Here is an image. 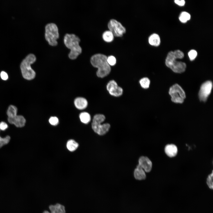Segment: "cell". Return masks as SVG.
<instances>
[{"instance_id":"6da1fadb","label":"cell","mask_w":213,"mask_h":213,"mask_svg":"<svg viewBox=\"0 0 213 213\" xmlns=\"http://www.w3.org/2000/svg\"><path fill=\"white\" fill-rule=\"evenodd\" d=\"M107 57L101 54H96L91 58V63L92 65L98 68L97 76L99 78H103L107 76L110 73L111 68L107 61Z\"/></svg>"},{"instance_id":"7a4b0ae2","label":"cell","mask_w":213,"mask_h":213,"mask_svg":"<svg viewBox=\"0 0 213 213\" xmlns=\"http://www.w3.org/2000/svg\"><path fill=\"white\" fill-rule=\"evenodd\" d=\"M79 38L73 33H66L64 36V42L66 46L70 49L68 54L69 58L74 59H76L82 51V49L79 44Z\"/></svg>"},{"instance_id":"3957f363","label":"cell","mask_w":213,"mask_h":213,"mask_svg":"<svg viewBox=\"0 0 213 213\" xmlns=\"http://www.w3.org/2000/svg\"><path fill=\"white\" fill-rule=\"evenodd\" d=\"M35 56L33 54H30L23 59L20 65V69L23 77L27 80H31L34 78L36 73L31 67V64L36 60Z\"/></svg>"},{"instance_id":"277c9868","label":"cell","mask_w":213,"mask_h":213,"mask_svg":"<svg viewBox=\"0 0 213 213\" xmlns=\"http://www.w3.org/2000/svg\"><path fill=\"white\" fill-rule=\"evenodd\" d=\"M105 119V116L101 114H96L93 117L92 123V128L99 135H104L109 131L110 128V125L108 123L101 124Z\"/></svg>"},{"instance_id":"5b68a950","label":"cell","mask_w":213,"mask_h":213,"mask_svg":"<svg viewBox=\"0 0 213 213\" xmlns=\"http://www.w3.org/2000/svg\"><path fill=\"white\" fill-rule=\"evenodd\" d=\"M57 26L54 23L47 24L45 26V37L49 44L52 46L57 45V39L59 37Z\"/></svg>"},{"instance_id":"8992f818","label":"cell","mask_w":213,"mask_h":213,"mask_svg":"<svg viewBox=\"0 0 213 213\" xmlns=\"http://www.w3.org/2000/svg\"><path fill=\"white\" fill-rule=\"evenodd\" d=\"M169 94L172 101L175 103H182L185 98V92L182 88L176 84L171 86L169 89Z\"/></svg>"},{"instance_id":"52a82bcc","label":"cell","mask_w":213,"mask_h":213,"mask_svg":"<svg viewBox=\"0 0 213 213\" xmlns=\"http://www.w3.org/2000/svg\"><path fill=\"white\" fill-rule=\"evenodd\" d=\"M108 27L109 30L115 36H122L126 32L125 28L120 22L114 19L110 20L108 23Z\"/></svg>"},{"instance_id":"ba28073f","label":"cell","mask_w":213,"mask_h":213,"mask_svg":"<svg viewBox=\"0 0 213 213\" xmlns=\"http://www.w3.org/2000/svg\"><path fill=\"white\" fill-rule=\"evenodd\" d=\"M212 87V83L210 81H206L201 85L199 93V98L201 101H206L211 93Z\"/></svg>"},{"instance_id":"9c48e42d","label":"cell","mask_w":213,"mask_h":213,"mask_svg":"<svg viewBox=\"0 0 213 213\" xmlns=\"http://www.w3.org/2000/svg\"><path fill=\"white\" fill-rule=\"evenodd\" d=\"M106 88L109 93L115 97H119L121 96L123 92L122 88L118 86L116 82L112 80L107 83Z\"/></svg>"},{"instance_id":"30bf717a","label":"cell","mask_w":213,"mask_h":213,"mask_svg":"<svg viewBox=\"0 0 213 213\" xmlns=\"http://www.w3.org/2000/svg\"><path fill=\"white\" fill-rule=\"evenodd\" d=\"M165 64L175 73H182L185 71L186 68V64L184 62L178 61L176 60L165 62Z\"/></svg>"},{"instance_id":"8fae6325","label":"cell","mask_w":213,"mask_h":213,"mask_svg":"<svg viewBox=\"0 0 213 213\" xmlns=\"http://www.w3.org/2000/svg\"><path fill=\"white\" fill-rule=\"evenodd\" d=\"M139 164L145 172H149L151 170L152 163L150 159L147 157L141 156L138 160Z\"/></svg>"},{"instance_id":"7c38bea8","label":"cell","mask_w":213,"mask_h":213,"mask_svg":"<svg viewBox=\"0 0 213 213\" xmlns=\"http://www.w3.org/2000/svg\"><path fill=\"white\" fill-rule=\"evenodd\" d=\"M8 121L10 124H14L18 128L23 127L26 123L25 118L21 115H17L13 117H8Z\"/></svg>"},{"instance_id":"4fadbf2b","label":"cell","mask_w":213,"mask_h":213,"mask_svg":"<svg viewBox=\"0 0 213 213\" xmlns=\"http://www.w3.org/2000/svg\"><path fill=\"white\" fill-rule=\"evenodd\" d=\"M49 208L51 212L47 210L44 211L43 213H65L64 206L59 203L55 205H51L49 206Z\"/></svg>"},{"instance_id":"5bb4252c","label":"cell","mask_w":213,"mask_h":213,"mask_svg":"<svg viewBox=\"0 0 213 213\" xmlns=\"http://www.w3.org/2000/svg\"><path fill=\"white\" fill-rule=\"evenodd\" d=\"M164 151L166 154L169 157L175 156L178 153V148L176 145L173 144H168L165 147Z\"/></svg>"},{"instance_id":"9a60e30c","label":"cell","mask_w":213,"mask_h":213,"mask_svg":"<svg viewBox=\"0 0 213 213\" xmlns=\"http://www.w3.org/2000/svg\"><path fill=\"white\" fill-rule=\"evenodd\" d=\"M134 176L136 179L138 180H143L146 178L145 171L139 164L134 171Z\"/></svg>"},{"instance_id":"2e32d148","label":"cell","mask_w":213,"mask_h":213,"mask_svg":"<svg viewBox=\"0 0 213 213\" xmlns=\"http://www.w3.org/2000/svg\"><path fill=\"white\" fill-rule=\"evenodd\" d=\"M74 103L76 108L80 110L85 109L88 104L86 99L80 97L76 98L74 101Z\"/></svg>"},{"instance_id":"e0dca14e","label":"cell","mask_w":213,"mask_h":213,"mask_svg":"<svg viewBox=\"0 0 213 213\" xmlns=\"http://www.w3.org/2000/svg\"><path fill=\"white\" fill-rule=\"evenodd\" d=\"M148 40L150 45L156 46H159L160 43L159 36L156 33H154L150 35L149 38Z\"/></svg>"},{"instance_id":"ac0fdd59","label":"cell","mask_w":213,"mask_h":213,"mask_svg":"<svg viewBox=\"0 0 213 213\" xmlns=\"http://www.w3.org/2000/svg\"><path fill=\"white\" fill-rule=\"evenodd\" d=\"M78 146V143L73 140H69L67 143V147L68 149L71 151H75Z\"/></svg>"},{"instance_id":"d6986e66","label":"cell","mask_w":213,"mask_h":213,"mask_svg":"<svg viewBox=\"0 0 213 213\" xmlns=\"http://www.w3.org/2000/svg\"><path fill=\"white\" fill-rule=\"evenodd\" d=\"M102 38L104 40L107 42L112 41L114 38L112 33L109 30L104 31L102 34Z\"/></svg>"},{"instance_id":"ffe728a7","label":"cell","mask_w":213,"mask_h":213,"mask_svg":"<svg viewBox=\"0 0 213 213\" xmlns=\"http://www.w3.org/2000/svg\"><path fill=\"white\" fill-rule=\"evenodd\" d=\"M17 109L13 105H10L7 110V114L8 117H13L17 115Z\"/></svg>"},{"instance_id":"44dd1931","label":"cell","mask_w":213,"mask_h":213,"mask_svg":"<svg viewBox=\"0 0 213 213\" xmlns=\"http://www.w3.org/2000/svg\"><path fill=\"white\" fill-rule=\"evenodd\" d=\"M81 121L85 124H87L91 120V117L90 114L87 112L81 113L79 115Z\"/></svg>"},{"instance_id":"7402d4cb","label":"cell","mask_w":213,"mask_h":213,"mask_svg":"<svg viewBox=\"0 0 213 213\" xmlns=\"http://www.w3.org/2000/svg\"><path fill=\"white\" fill-rule=\"evenodd\" d=\"M191 18L190 15L188 13L183 12H182L179 17V20L183 23H185L189 20Z\"/></svg>"},{"instance_id":"603a6c76","label":"cell","mask_w":213,"mask_h":213,"mask_svg":"<svg viewBox=\"0 0 213 213\" xmlns=\"http://www.w3.org/2000/svg\"><path fill=\"white\" fill-rule=\"evenodd\" d=\"M139 83L141 87L144 89H147L149 87L150 80L146 77L141 79L139 80Z\"/></svg>"},{"instance_id":"cb8c5ba5","label":"cell","mask_w":213,"mask_h":213,"mask_svg":"<svg viewBox=\"0 0 213 213\" xmlns=\"http://www.w3.org/2000/svg\"><path fill=\"white\" fill-rule=\"evenodd\" d=\"M10 140V137L8 135L4 138H2L0 136V148L7 144L9 142Z\"/></svg>"},{"instance_id":"d4e9b609","label":"cell","mask_w":213,"mask_h":213,"mask_svg":"<svg viewBox=\"0 0 213 213\" xmlns=\"http://www.w3.org/2000/svg\"><path fill=\"white\" fill-rule=\"evenodd\" d=\"M213 171L212 173L209 175L207 178L206 183L209 188L211 189H213Z\"/></svg>"},{"instance_id":"484cf974","label":"cell","mask_w":213,"mask_h":213,"mask_svg":"<svg viewBox=\"0 0 213 213\" xmlns=\"http://www.w3.org/2000/svg\"><path fill=\"white\" fill-rule=\"evenodd\" d=\"M107 61L110 66H114L116 63V59L113 56H110L107 57Z\"/></svg>"},{"instance_id":"4316f807","label":"cell","mask_w":213,"mask_h":213,"mask_svg":"<svg viewBox=\"0 0 213 213\" xmlns=\"http://www.w3.org/2000/svg\"><path fill=\"white\" fill-rule=\"evenodd\" d=\"M174 54L175 58L177 59H182L184 57V54L181 51L177 50L173 51Z\"/></svg>"},{"instance_id":"83f0119b","label":"cell","mask_w":213,"mask_h":213,"mask_svg":"<svg viewBox=\"0 0 213 213\" xmlns=\"http://www.w3.org/2000/svg\"><path fill=\"white\" fill-rule=\"evenodd\" d=\"M197 55V52L194 50H190L188 53V56L190 60L192 61L195 59Z\"/></svg>"},{"instance_id":"f1b7e54d","label":"cell","mask_w":213,"mask_h":213,"mask_svg":"<svg viewBox=\"0 0 213 213\" xmlns=\"http://www.w3.org/2000/svg\"><path fill=\"white\" fill-rule=\"evenodd\" d=\"M49 122L51 125H56L59 123V120L58 118L56 117H52L49 118Z\"/></svg>"},{"instance_id":"f546056e","label":"cell","mask_w":213,"mask_h":213,"mask_svg":"<svg viewBox=\"0 0 213 213\" xmlns=\"http://www.w3.org/2000/svg\"><path fill=\"white\" fill-rule=\"evenodd\" d=\"M7 124L4 122H0V130L5 131L8 128Z\"/></svg>"},{"instance_id":"4dcf8cb0","label":"cell","mask_w":213,"mask_h":213,"mask_svg":"<svg viewBox=\"0 0 213 213\" xmlns=\"http://www.w3.org/2000/svg\"><path fill=\"white\" fill-rule=\"evenodd\" d=\"M0 76L1 79L4 80H6L8 78V75L6 72L4 71H2L0 74Z\"/></svg>"},{"instance_id":"1f68e13d","label":"cell","mask_w":213,"mask_h":213,"mask_svg":"<svg viewBox=\"0 0 213 213\" xmlns=\"http://www.w3.org/2000/svg\"><path fill=\"white\" fill-rule=\"evenodd\" d=\"M175 4L180 6H183L185 4V2L184 0H175L174 1Z\"/></svg>"}]
</instances>
